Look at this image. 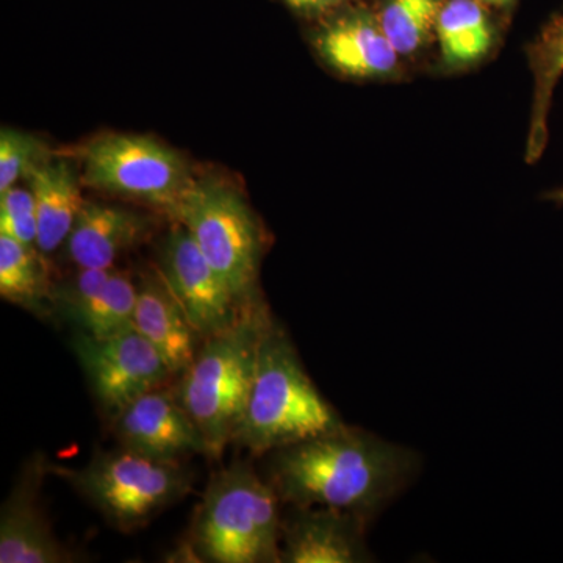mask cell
Wrapping results in <instances>:
<instances>
[{
    "instance_id": "cell-6",
    "label": "cell",
    "mask_w": 563,
    "mask_h": 563,
    "mask_svg": "<svg viewBox=\"0 0 563 563\" xmlns=\"http://www.w3.org/2000/svg\"><path fill=\"white\" fill-rule=\"evenodd\" d=\"M173 220L188 229L210 265L243 306H258L263 239L257 218L235 188L217 179H196Z\"/></svg>"
},
{
    "instance_id": "cell-18",
    "label": "cell",
    "mask_w": 563,
    "mask_h": 563,
    "mask_svg": "<svg viewBox=\"0 0 563 563\" xmlns=\"http://www.w3.org/2000/svg\"><path fill=\"white\" fill-rule=\"evenodd\" d=\"M529 66L533 74L531 125H529L526 162L536 163L548 144V117L555 85L563 76V11L544 25L540 35L529 44Z\"/></svg>"
},
{
    "instance_id": "cell-26",
    "label": "cell",
    "mask_w": 563,
    "mask_h": 563,
    "mask_svg": "<svg viewBox=\"0 0 563 563\" xmlns=\"http://www.w3.org/2000/svg\"><path fill=\"white\" fill-rule=\"evenodd\" d=\"M548 199H551V201L563 203V188L562 190L553 191L548 195Z\"/></svg>"
},
{
    "instance_id": "cell-1",
    "label": "cell",
    "mask_w": 563,
    "mask_h": 563,
    "mask_svg": "<svg viewBox=\"0 0 563 563\" xmlns=\"http://www.w3.org/2000/svg\"><path fill=\"white\" fill-rule=\"evenodd\" d=\"M269 481L291 507H328L369 523L407 487L420 459L409 448L343 424L273 451Z\"/></svg>"
},
{
    "instance_id": "cell-11",
    "label": "cell",
    "mask_w": 563,
    "mask_h": 563,
    "mask_svg": "<svg viewBox=\"0 0 563 563\" xmlns=\"http://www.w3.org/2000/svg\"><path fill=\"white\" fill-rule=\"evenodd\" d=\"M114 431L122 448L158 461L181 462L185 455H207L206 440L181 404L179 391L166 385L118 413Z\"/></svg>"
},
{
    "instance_id": "cell-8",
    "label": "cell",
    "mask_w": 563,
    "mask_h": 563,
    "mask_svg": "<svg viewBox=\"0 0 563 563\" xmlns=\"http://www.w3.org/2000/svg\"><path fill=\"white\" fill-rule=\"evenodd\" d=\"M157 272L203 340L228 331L250 310L262 306L246 307L235 298L180 222L163 239Z\"/></svg>"
},
{
    "instance_id": "cell-13",
    "label": "cell",
    "mask_w": 563,
    "mask_h": 563,
    "mask_svg": "<svg viewBox=\"0 0 563 563\" xmlns=\"http://www.w3.org/2000/svg\"><path fill=\"white\" fill-rule=\"evenodd\" d=\"M368 523L328 507H292L282 521L280 561L285 563H362Z\"/></svg>"
},
{
    "instance_id": "cell-17",
    "label": "cell",
    "mask_w": 563,
    "mask_h": 563,
    "mask_svg": "<svg viewBox=\"0 0 563 563\" xmlns=\"http://www.w3.org/2000/svg\"><path fill=\"white\" fill-rule=\"evenodd\" d=\"M440 57L446 69H465L490 54L495 25L481 0H446L435 25Z\"/></svg>"
},
{
    "instance_id": "cell-14",
    "label": "cell",
    "mask_w": 563,
    "mask_h": 563,
    "mask_svg": "<svg viewBox=\"0 0 563 563\" xmlns=\"http://www.w3.org/2000/svg\"><path fill=\"white\" fill-rule=\"evenodd\" d=\"M154 221L140 211L85 201L63 254L77 269H111L129 251L150 239Z\"/></svg>"
},
{
    "instance_id": "cell-16",
    "label": "cell",
    "mask_w": 563,
    "mask_h": 563,
    "mask_svg": "<svg viewBox=\"0 0 563 563\" xmlns=\"http://www.w3.org/2000/svg\"><path fill=\"white\" fill-rule=\"evenodd\" d=\"M38 220L36 247L44 255L62 247L79 217L84 198L79 165L68 158L49 157L27 177Z\"/></svg>"
},
{
    "instance_id": "cell-15",
    "label": "cell",
    "mask_w": 563,
    "mask_h": 563,
    "mask_svg": "<svg viewBox=\"0 0 563 563\" xmlns=\"http://www.w3.org/2000/svg\"><path fill=\"white\" fill-rule=\"evenodd\" d=\"M136 287L133 325L158 351L169 372L184 374L195 362L201 335L192 328L157 268L141 274Z\"/></svg>"
},
{
    "instance_id": "cell-23",
    "label": "cell",
    "mask_w": 563,
    "mask_h": 563,
    "mask_svg": "<svg viewBox=\"0 0 563 563\" xmlns=\"http://www.w3.org/2000/svg\"><path fill=\"white\" fill-rule=\"evenodd\" d=\"M0 235L10 236L25 246L38 242L35 198L31 188L14 185L0 192Z\"/></svg>"
},
{
    "instance_id": "cell-25",
    "label": "cell",
    "mask_w": 563,
    "mask_h": 563,
    "mask_svg": "<svg viewBox=\"0 0 563 563\" xmlns=\"http://www.w3.org/2000/svg\"><path fill=\"white\" fill-rule=\"evenodd\" d=\"M483 3H487V5L493 7H509L512 5L515 0H481Z\"/></svg>"
},
{
    "instance_id": "cell-12",
    "label": "cell",
    "mask_w": 563,
    "mask_h": 563,
    "mask_svg": "<svg viewBox=\"0 0 563 563\" xmlns=\"http://www.w3.org/2000/svg\"><path fill=\"white\" fill-rule=\"evenodd\" d=\"M49 473L46 459L35 455L22 468L0 512V562L68 563L77 555L52 531L40 492L44 474Z\"/></svg>"
},
{
    "instance_id": "cell-19",
    "label": "cell",
    "mask_w": 563,
    "mask_h": 563,
    "mask_svg": "<svg viewBox=\"0 0 563 563\" xmlns=\"http://www.w3.org/2000/svg\"><path fill=\"white\" fill-rule=\"evenodd\" d=\"M52 287L44 254L35 246H25L0 235V296L40 318L49 317Z\"/></svg>"
},
{
    "instance_id": "cell-21",
    "label": "cell",
    "mask_w": 563,
    "mask_h": 563,
    "mask_svg": "<svg viewBox=\"0 0 563 563\" xmlns=\"http://www.w3.org/2000/svg\"><path fill=\"white\" fill-rule=\"evenodd\" d=\"M136 292L139 287L131 274L113 268L101 290L74 322L81 332L92 336H107L132 328Z\"/></svg>"
},
{
    "instance_id": "cell-7",
    "label": "cell",
    "mask_w": 563,
    "mask_h": 563,
    "mask_svg": "<svg viewBox=\"0 0 563 563\" xmlns=\"http://www.w3.org/2000/svg\"><path fill=\"white\" fill-rule=\"evenodd\" d=\"M77 157L84 187L172 218L196 180L180 152L135 133H103L88 141Z\"/></svg>"
},
{
    "instance_id": "cell-2",
    "label": "cell",
    "mask_w": 563,
    "mask_h": 563,
    "mask_svg": "<svg viewBox=\"0 0 563 563\" xmlns=\"http://www.w3.org/2000/svg\"><path fill=\"white\" fill-rule=\"evenodd\" d=\"M343 424L314 387L290 336L269 321L258 347L250 402L233 443L261 455Z\"/></svg>"
},
{
    "instance_id": "cell-22",
    "label": "cell",
    "mask_w": 563,
    "mask_h": 563,
    "mask_svg": "<svg viewBox=\"0 0 563 563\" xmlns=\"http://www.w3.org/2000/svg\"><path fill=\"white\" fill-rule=\"evenodd\" d=\"M49 157L46 144L36 136L3 128L0 132V192L14 187L18 180L27 179L29 174Z\"/></svg>"
},
{
    "instance_id": "cell-3",
    "label": "cell",
    "mask_w": 563,
    "mask_h": 563,
    "mask_svg": "<svg viewBox=\"0 0 563 563\" xmlns=\"http://www.w3.org/2000/svg\"><path fill=\"white\" fill-rule=\"evenodd\" d=\"M269 321L263 303L250 310L228 331L203 340L181 377L177 388L181 404L201 431L211 459L221 457L242 424Z\"/></svg>"
},
{
    "instance_id": "cell-4",
    "label": "cell",
    "mask_w": 563,
    "mask_h": 563,
    "mask_svg": "<svg viewBox=\"0 0 563 563\" xmlns=\"http://www.w3.org/2000/svg\"><path fill=\"white\" fill-rule=\"evenodd\" d=\"M280 503L251 466L214 474L192 521V555L213 563L282 562Z\"/></svg>"
},
{
    "instance_id": "cell-24",
    "label": "cell",
    "mask_w": 563,
    "mask_h": 563,
    "mask_svg": "<svg viewBox=\"0 0 563 563\" xmlns=\"http://www.w3.org/2000/svg\"><path fill=\"white\" fill-rule=\"evenodd\" d=\"M296 13L309 18H325L342 9L346 0H284Z\"/></svg>"
},
{
    "instance_id": "cell-5",
    "label": "cell",
    "mask_w": 563,
    "mask_h": 563,
    "mask_svg": "<svg viewBox=\"0 0 563 563\" xmlns=\"http://www.w3.org/2000/svg\"><path fill=\"white\" fill-rule=\"evenodd\" d=\"M109 523L132 532L191 492L192 474L181 462L158 461L122 448L96 454L81 468H57Z\"/></svg>"
},
{
    "instance_id": "cell-9",
    "label": "cell",
    "mask_w": 563,
    "mask_h": 563,
    "mask_svg": "<svg viewBox=\"0 0 563 563\" xmlns=\"http://www.w3.org/2000/svg\"><path fill=\"white\" fill-rule=\"evenodd\" d=\"M74 350L96 398L113 417L174 376L158 351L135 325L107 336L80 332Z\"/></svg>"
},
{
    "instance_id": "cell-10",
    "label": "cell",
    "mask_w": 563,
    "mask_h": 563,
    "mask_svg": "<svg viewBox=\"0 0 563 563\" xmlns=\"http://www.w3.org/2000/svg\"><path fill=\"white\" fill-rule=\"evenodd\" d=\"M312 43L322 63L347 79H388L401 68V55L385 35L376 11L365 5L342 7L322 18Z\"/></svg>"
},
{
    "instance_id": "cell-20",
    "label": "cell",
    "mask_w": 563,
    "mask_h": 563,
    "mask_svg": "<svg viewBox=\"0 0 563 563\" xmlns=\"http://www.w3.org/2000/svg\"><path fill=\"white\" fill-rule=\"evenodd\" d=\"M446 0H379L377 20L401 57H413L435 35L437 20Z\"/></svg>"
}]
</instances>
